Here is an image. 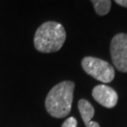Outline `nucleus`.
<instances>
[{"label": "nucleus", "mask_w": 127, "mask_h": 127, "mask_svg": "<svg viewBox=\"0 0 127 127\" xmlns=\"http://www.w3.org/2000/svg\"><path fill=\"white\" fill-rule=\"evenodd\" d=\"M73 91L74 83L73 81H62L56 85L46 96L47 112L54 118L66 117L72 108Z\"/></svg>", "instance_id": "f257e3e1"}, {"label": "nucleus", "mask_w": 127, "mask_h": 127, "mask_svg": "<svg viewBox=\"0 0 127 127\" xmlns=\"http://www.w3.org/2000/svg\"><path fill=\"white\" fill-rule=\"evenodd\" d=\"M66 40V31L61 24L54 21L43 23L34 36V46L41 53L59 51Z\"/></svg>", "instance_id": "f03ea898"}, {"label": "nucleus", "mask_w": 127, "mask_h": 127, "mask_svg": "<svg viewBox=\"0 0 127 127\" xmlns=\"http://www.w3.org/2000/svg\"><path fill=\"white\" fill-rule=\"evenodd\" d=\"M81 65L88 74L103 83H109L115 77L113 66L101 59L86 57L82 59Z\"/></svg>", "instance_id": "7ed1b4c3"}, {"label": "nucleus", "mask_w": 127, "mask_h": 127, "mask_svg": "<svg viewBox=\"0 0 127 127\" xmlns=\"http://www.w3.org/2000/svg\"><path fill=\"white\" fill-rule=\"evenodd\" d=\"M110 55L114 66L123 73H127V34L115 35L110 43Z\"/></svg>", "instance_id": "20e7f679"}, {"label": "nucleus", "mask_w": 127, "mask_h": 127, "mask_svg": "<svg viewBox=\"0 0 127 127\" xmlns=\"http://www.w3.org/2000/svg\"><path fill=\"white\" fill-rule=\"evenodd\" d=\"M94 100L106 108L114 107L118 102V94L112 88L104 84L98 85L92 90Z\"/></svg>", "instance_id": "39448f33"}, {"label": "nucleus", "mask_w": 127, "mask_h": 127, "mask_svg": "<svg viewBox=\"0 0 127 127\" xmlns=\"http://www.w3.org/2000/svg\"><path fill=\"white\" fill-rule=\"evenodd\" d=\"M78 109L84 123L86 124L87 127H89L90 123L92 122L91 119L94 116V107L89 101L82 99L78 102Z\"/></svg>", "instance_id": "423d86ee"}, {"label": "nucleus", "mask_w": 127, "mask_h": 127, "mask_svg": "<svg viewBox=\"0 0 127 127\" xmlns=\"http://www.w3.org/2000/svg\"><path fill=\"white\" fill-rule=\"evenodd\" d=\"M93 4L96 13L104 16L109 12L111 8V0H91Z\"/></svg>", "instance_id": "0eeeda50"}, {"label": "nucleus", "mask_w": 127, "mask_h": 127, "mask_svg": "<svg viewBox=\"0 0 127 127\" xmlns=\"http://www.w3.org/2000/svg\"><path fill=\"white\" fill-rule=\"evenodd\" d=\"M76 126H77L76 120L73 118V117H70V118H68L62 123V126L61 127H76Z\"/></svg>", "instance_id": "6e6552de"}, {"label": "nucleus", "mask_w": 127, "mask_h": 127, "mask_svg": "<svg viewBox=\"0 0 127 127\" xmlns=\"http://www.w3.org/2000/svg\"><path fill=\"white\" fill-rule=\"evenodd\" d=\"M115 2L122 7L127 8V0H115Z\"/></svg>", "instance_id": "1a4fd4ad"}, {"label": "nucleus", "mask_w": 127, "mask_h": 127, "mask_svg": "<svg viewBox=\"0 0 127 127\" xmlns=\"http://www.w3.org/2000/svg\"><path fill=\"white\" fill-rule=\"evenodd\" d=\"M89 127H100V125H99V123H96V122H91V123H90Z\"/></svg>", "instance_id": "9d476101"}]
</instances>
